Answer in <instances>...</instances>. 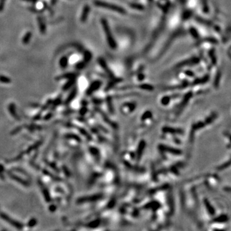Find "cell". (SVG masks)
<instances>
[{
  "instance_id": "1",
  "label": "cell",
  "mask_w": 231,
  "mask_h": 231,
  "mask_svg": "<svg viewBox=\"0 0 231 231\" xmlns=\"http://www.w3.org/2000/svg\"><path fill=\"white\" fill-rule=\"evenodd\" d=\"M101 23H102V27L104 28V31H105V34L106 39H107L108 45H109V46H110V48L111 49L115 50L117 48L116 42L115 41L114 38V37L112 36V34L111 33V28L109 27L107 21L105 19L102 18L101 19Z\"/></svg>"
},
{
  "instance_id": "2",
  "label": "cell",
  "mask_w": 231,
  "mask_h": 231,
  "mask_svg": "<svg viewBox=\"0 0 231 231\" xmlns=\"http://www.w3.org/2000/svg\"><path fill=\"white\" fill-rule=\"evenodd\" d=\"M94 4L95 5V6L98 7L107 8V9H109L114 12H116L118 13L122 14H126V10L125 8L118 5H116L115 4L110 3H107L105 1H100V0H95L94 1Z\"/></svg>"
},
{
  "instance_id": "3",
  "label": "cell",
  "mask_w": 231,
  "mask_h": 231,
  "mask_svg": "<svg viewBox=\"0 0 231 231\" xmlns=\"http://www.w3.org/2000/svg\"><path fill=\"white\" fill-rule=\"evenodd\" d=\"M0 217L5 220V222H8V224H11L12 225L15 227L17 229H22L23 228V225L22 224H21L19 222H17L16 220H14L13 219H12L11 218H10L9 216L7 215H6L3 213H0Z\"/></svg>"
},
{
  "instance_id": "4",
  "label": "cell",
  "mask_w": 231,
  "mask_h": 231,
  "mask_svg": "<svg viewBox=\"0 0 231 231\" xmlns=\"http://www.w3.org/2000/svg\"><path fill=\"white\" fill-rule=\"evenodd\" d=\"M102 198H103V194H94V195H92V196L81 197V198L78 199L77 202L79 203H85V202H92V201H95L98 200H100V199H102Z\"/></svg>"
},
{
  "instance_id": "5",
  "label": "cell",
  "mask_w": 231,
  "mask_h": 231,
  "mask_svg": "<svg viewBox=\"0 0 231 231\" xmlns=\"http://www.w3.org/2000/svg\"><path fill=\"white\" fill-rule=\"evenodd\" d=\"M101 85H102V82L100 81V80H96V81H94V82H92V83H91L90 86L89 87V88L87 89V91H86V94H87V96L91 95L93 92H95V91H97L98 89H100Z\"/></svg>"
},
{
  "instance_id": "6",
  "label": "cell",
  "mask_w": 231,
  "mask_h": 231,
  "mask_svg": "<svg viewBox=\"0 0 231 231\" xmlns=\"http://www.w3.org/2000/svg\"><path fill=\"white\" fill-rule=\"evenodd\" d=\"M200 62V59L198 57H192L191 59H188L184 60V61L181 62L179 64H177V67H182L185 66H189V65H194L197 64Z\"/></svg>"
},
{
  "instance_id": "7",
  "label": "cell",
  "mask_w": 231,
  "mask_h": 231,
  "mask_svg": "<svg viewBox=\"0 0 231 231\" xmlns=\"http://www.w3.org/2000/svg\"><path fill=\"white\" fill-rule=\"evenodd\" d=\"M159 148H160V150H163L164 152H170L171 154H173V155H181L182 152L181 150H179L177 148H174L172 147H169L166 145H160L159 146Z\"/></svg>"
},
{
  "instance_id": "8",
  "label": "cell",
  "mask_w": 231,
  "mask_h": 231,
  "mask_svg": "<svg viewBox=\"0 0 231 231\" xmlns=\"http://www.w3.org/2000/svg\"><path fill=\"white\" fill-rule=\"evenodd\" d=\"M98 63H99V64L100 65V66L102 67V68L105 71L106 73H107L110 77L113 78L114 75H113L112 72L111 71V69L109 68V67L107 66V64L105 60L104 59H102V58H99V59H98Z\"/></svg>"
},
{
  "instance_id": "9",
  "label": "cell",
  "mask_w": 231,
  "mask_h": 231,
  "mask_svg": "<svg viewBox=\"0 0 231 231\" xmlns=\"http://www.w3.org/2000/svg\"><path fill=\"white\" fill-rule=\"evenodd\" d=\"M135 107V104H134V103H127V104L123 105L121 111L123 112V114H129L130 112H132V111H134Z\"/></svg>"
},
{
  "instance_id": "10",
  "label": "cell",
  "mask_w": 231,
  "mask_h": 231,
  "mask_svg": "<svg viewBox=\"0 0 231 231\" xmlns=\"http://www.w3.org/2000/svg\"><path fill=\"white\" fill-rule=\"evenodd\" d=\"M90 10H91L90 7L88 5H85L83 7L81 17H80V21L82 22H85L87 21L89 13H90Z\"/></svg>"
},
{
  "instance_id": "11",
  "label": "cell",
  "mask_w": 231,
  "mask_h": 231,
  "mask_svg": "<svg viewBox=\"0 0 231 231\" xmlns=\"http://www.w3.org/2000/svg\"><path fill=\"white\" fill-rule=\"evenodd\" d=\"M145 145H146V143H145V141H141L140 143H139V145L138 146V149H137V153L135 154L136 160H137V161L140 160V158L141 157V156H142V154L144 149V147H145Z\"/></svg>"
},
{
  "instance_id": "12",
  "label": "cell",
  "mask_w": 231,
  "mask_h": 231,
  "mask_svg": "<svg viewBox=\"0 0 231 231\" xmlns=\"http://www.w3.org/2000/svg\"><path fill=\"white\" fill-rule=\"evenodd\" d=\"M77 92H78V89H76V87H75L73 88L72 90V91L70 92V94H69L68 96H67V98H66V100L65 101L64 104L66 105H68L71 103V102H72L73 100H74L75 97H76V94H77Z\"/></svg>"
},
{
  "instance_id": "13",
  "label": "cell",
  "mask_w": 231,
  "mask_h": 231,
  "mask_svg": "<svg viewBox=\"0 0 231 231\" xmlns=\"http://www.w3.org/2000/svg\"><path fill=\"white\" fill-rule=\"evenodd\" d=\"M78 73H67L61 75L57 78H56V80H59L62 79H71V78H76L77 77Z\"/></svg>"
},
{
  "instance_id": "14",
  "label": "cell",
  "mask_w": 231,
  "mask_h": 231,
  "mask_svg": "<svg viewBox=\"0 0 231 231\" xmlns=\"http://www.w3.org/2000/svg\"><path fill=\"white\" fill-rule=\"evenodd\" d=\"M9 177L10 178H12L14 180H15V181L17 182L18 183L21 184L22 186H24L25 187H28L29 186V183H28V182H26V180H24L21 178L19 177L18 176L15 175H14L12 173H9Z\"/></svg>"
},
{
  "instance_id": "15",
  "label": "cell",
  "mask_w": 231,
  "mask_h": 231,
  "mask_svg": "<svg viewBox=\"0 0 231 231\" xmlns=\"http://www.w3.org/2000/svg\"><path fill=\"white\" fill-rule=\"evenodd\" d=\"M163 132L165 133L170 134H182L183 133V131L180 129L178 128H174L171 127H164L163 129Z\"/></svg>"
},
{
  "instance_id": "16",
  "label": "cell",
  "mask_w": 231,
  "mask_h": 231,
  "mask_svg": "<svg viewBox=\"0 0 231 231\" xmlns=\"http://www.w3.org/2000/svg\"><path fill=\"white\" fill-rule=\"evenodd\" d=\"M8 111H9L10 114L12 115V116L14 118L17 119V120H19L18 115L17 114L16 110H15V106L14 104H10L8 105Z\"/></svg>"
},
{
  "instance_id": "17",
  "label": "cell",
  "mask_w": 231,
  "mask_h": 231,
  "mask_svg": "<svg viewBox=\"0 0 231 231\" xmlns=\"http://www.w3.org/2000/svg\"><path fill=\"white\" fill-rule=\"evenodd\" d=\"M37 20H38V24H39V30H40V32L43 34H45L46 33V27L45 26L44 21L41 17H37Z\"/></svg>"
},
{
  "instance_id": "18",
  "label": "cell",
  "mask_w": 231,
  "mask_h": 231,
  "mask_svg": "<svg viewBox=\"0 0 231 231\" xmlns=\"http://www.w3.org/2000/svg\"><path fill=\"white\" fill-rule=\"evenodd\" d=\"M209 80V76L208 75H205L201 78H197L193 82V85H198V84H202V83H206Z\"/></svg>"
},
{
  "instance_id": "19",
  "label": "cell",
  "mask_w": 231,
  "mask_h": 231,
  "mask_svg": "<svg viewBox=\"0 0 231 231\" xmlns=\"http://www.w3.org/2000/svg\"><path fill=\"white\" fill-rule=\"evenodd\" d=\"M209 56L210 59H211V63H212L213 65H216V64H217V59H216L215 50L214 48L209 50Z\"/></svg>"
},
{
  "instance_id": "20",
  "label": "cell",
  "mask_w": 231,
  "mask_h": 231,
  "mask_svg": "<svg viewBox=\"0 0 231 231\" xmlns=\"http://www.w3.org/2000/svg\"><path fill=\"white\" fill-rule=\"evenodd\" d=\"M76 82V78H71L69 79V81L65 83L64 85L63 86V91H67L69 89H70L71 87H73L74 84Z\"/></svg>"
},
{
  "instance_id": "21",
  "label": "cell",
  "mask_w": 231,
  "mask_h": 231,
  "mask_svg": "<svg viewBox=\"0 0 231 231\" xmlns=\"http://www.w3.org/2000/svg\"><path fill=\"white\" fill-rule=\"evenodd\" d=\"M39 184H40V186H42L41 188H42V190H43V195H44V197H45V200H46V201H47V202H50V201H51V197H50V193H49V192H48V189H47V188H46V187L44 186V185H43V184L41 183V182H40Z\"/></svg>"
},
{
  "instance_id": "22",
  "label": "cell",
  "mask_w": 231,
  "mask_h": 231,
  "mask_svg": "<svg viewBox=\"0 0 231 231\" xmlns=\"http://www.w3.org/2000/svg\"><path fill=\"white\" fill-rule=\"evenodd\" d=\"M122 80V79H121V78H113L112 80V81L110 82L107 85V87L105 88L106 91H109L111 88H112L115 85H116L117 83H119V82H121Z\"/></svg>"
},
{
  "instance_id": "23",
  "label": "cell",
  "mask_w": 231,
  "mask_h": 231,
  "mask_svg": "<svg viewBox=\"0 0 231 231\" xmlns=\"http://www.w3.org/2000/svg\"><path fill=\"white\" fill-rule=\"evenodd\" d=\"M59 65L61 68L65 69L68 65V59L67 57H63L60 59Z\"/></svg>"
},
{
  "instance_id": "24",
  "label": "cell",
  "mask_w": 231,
  "mask_h": 231,
  "mask_svg": "<svg viewBox=\"0 0 231 231\" xmlns=\"http://www.w3.org/2000/svg\"><path fill=\"white\" fill-rule=\"evenodd\" d=\"M31 35H32V34H31V32H30V31H28L25 34L23 39H22V43L24 45H27L30 42V40L31 38Z\"/></svg>"
},
{
  "instance_id": "25",
  "label": "cell",
  "mask_w": 231,
  "mask_h": 231,
  "mask_svg": "<svg viewBox=\"0 0 231 231\" xmlns=\"http://www.w3.org/2000/svg\"><path fill=\"white\" fill-rule=\"evenodd\" d=\"M139 87L141 89L143 90H146V91H152L154 90V87L150 84H148V83H142L141 84Z\"/></svg>"
},
{
  "instance_id": "26",
  "label": "cell",
  "mask_w": 231,
  "mask_h": 231,
  "mask_svg": "<svg viewBox=\"0 0 231 231\" xmlns=\"http://www.w3.org/2000/svg\"><path fill=\"white\" fill-rule=\"evenodd\" d=\"M92 59V53L89 51H85L84 52V62L85 63H88Z\"/></svg>"
},
{
  "instance_id": "27",
  "label": "cell",
  "mask_w": 231,
  "mask_h": 231,
  "mask_svg": "<svg viewBox=\"0 0 231 231\" xmlns=\"http://www.w3.org/2000/svg\"><path fill=\"white\" fill-rule=\"evenodd\" d=\"M106 102H107V104L108 108H109V111H110L111 113H112V112H114V109H113L112 103V98H111V96L107 97Z\"/></svg>"
},
{
  "instance_id": "28",
  "label": "cell",
  "mask_w": 231,
  "mask_h": 231,
  "mask_svg": "<svg viewBox=\"0 0 231 231\" xmlns=\"http://www.w3.org/2000/svg\"><path fill=\"white\" fill-rule=\"evenodd\" d=\"M100 220H94L93 222H90V223H89V224H87V227L91 228V229H92V228H96L97 227H98V225H100Z\"/></svg>"
},
{
  "instance_id": "29",
  "label": "cell",
  "mask_w": 231,
  "mask_h": 231,
  "mask_svg": "<svg viewBox=\"0 0 231 231\" xmlns=\"http://www.w3.org/2000/svg\"><path fill=\"white\" fill-rule=\"evenodd\" d=\"M189 32H190L191 35H192L193 37L194 38V39H198L199 38V33H198V31L196 30V29H195L193 27H191V28L189 29Z\"/></svg>"
},
{
  "instance_id": "30",
  "label": "cell",
  "mask_w": 231,
  "mask_h": 231,
  "mask_svg": "<svg viewBox=\"0 0 231 231\" xmlns=\"http://www.w3.org/2000/svg\"><path fill=\"white\" fill-rule=\"evenodd\" d=\"M221 76H222V73L220 71H218L217 73V74H216V76H215V81H214V85H215V87H218V85H219V83H220V79H221Z\"/></svg>"
},
{
  "instance_id": "31",
  "label": "cell",
  "mask_w": 231,
  "mask_h": 231,
  "mask_svg": "<svg viewBox=\"0 0 231 231\" xmlns=\"http://www.w3.org/2000/svg\"><path fill=\"white\" fill-rule=\"evenodd\" d=\"M204 203H205V205L207 206V210L209 211V213L211 214V215H213L214 213H215V211H214V209H213V207L211 206V205H210V203L207 200L205 199L204 200Z\"/></svg>"
},
{
  "instance_id": "32",
  "label": "cell",
  "mask_w": 231,
  "mask_h": 231,
  "mask_svg": "<svg viewBox=\"0 0 231 231\" xmlns=\"http://www.w3.org/2000/svg\"><path fill=\"white\" fill-rule=\"evenodd\" d=\"M0 82L3 83H10L11 82V79L7 76L0 75Z\"/></svg>"
},
{
  "instance_id": "33",
  "label": "cell",
  "mask_w": 231,
  "mask_h": 231,
  "mask_svg": "<svg viewBox=\"0 0 231 231\" xmlns=\"http://www.w3.org/2000/svg\"><path fill=\"white\" fill-rule=\"evenodd\" d=\"M79 131H80V133L82 134V135H84L85 137H87L88 140L90 141V140H91V139H91V135H89V134H88V132H87L86 131L85 129H83V128H80Z\"/></svg>"
},
{
  "instance_id": "34",
  "label": "cell",
  "mask_w": 231,
  "mask_h": 231,
  "mask_svg": "<svg viewBox=\"0 0 231 231\" xmlns=\"http://www.w3.org/2000/svg\"><path fill=\"white\" fill-rule=\"evenodd\" d=\"M171 100V97L168 96H164L162 99H161V104H163V105H168L169 103Z\"/></svg>"
},
{
  "instance_id": "35",
  "label": "cell",
  "mask_w": 231,
  "mask_h": 231,
  "mask_svg": "<svg viewBox=\"0 0 231 231\" xmlns=\"http://www.w3.org/2000/svg\"><path fill=\"white\" fill-rule=\"evenodd\" d=\"M152 117V112L150 111H147L146 112L144 113V114L142 115V121H146L147 119H149Z\"/></svg>"
},
{
  "instance_id": "36",
  "label": "cell",
  "mask_w": 231,
  "mask_h": 231,
  "mask_svg": "<svg viewBox=\"0 0 231 231\" xmlns=\"http://www.w3.org/2000/svg\"><path fill=\"white\" fill-rule=\"evenodd\" d=\"M196 20H197L198 22H200V23H201V24H206V25H209V26H210V25L212 24L211 22H210V21H209L205 20V19L201 18V17H196Z\"/></svg>"
},
{
  "instance_id": "37",
  "label": "cell",
  "mask_w": 231,
  "mask_h": 231,
  "mask_svg": "<svg viewBox=\"0 0 231 231\" xmlns=\"http://www.w3.org/2000/svg\"><path fill=\"white\" fill-rule=\"evenodd\" d=\"M130 7H131L132 8L139 10H143L144 8V7L142 5L138 3H132L131 5H130Z\"/></svg>"
},
{
  "instance_id": "38",
  "label": "cell",
  "mask_w": 231,
  "mask_h": 231,
  "mask_svg": "<svg viewBox=\"0 0 231 231\" xmlns=\"http://www.w3.org/2000/svg\"><path fill=\"white\" fill-rule=\"evenodd\" d=\"M85 66H86V63L84 61H81L80 62L77 63L76 65V69H82L85 68Z\"/></svg>"
},
{
  "instance_id": "39",
  "label": "cell",
  "mask_w": 231,
  "mask_h": 231,
  "mask_svg": "<svg viewBox=\"0 0 231 231\" xmlns=\"http://www.w3.org/2000/svg\"><path fill=\"white\" fill-rule=\"evenodd\" d=\"M36 224H37V220L35 218H32L28 223V227H33Z\"/></svg>"
},
{
  "instance_id": "40",
  "label": "cell",
  "mask_w": 231,
  "mask_h": 231,
  "mask_svg": "<svg viewBox=\"0 0 231 231\" xmlns=\"http://www.w3.org/2000/svg\"><path fill=\"white\" fill-rule=\"evenodd\" d=\"M66 137H68L69 139H75V140H76V141H80V138L77 135H75V134H69V135H66Z\"/></svg>"
},
{
  "instance_id": "41",
  "label": "cell",
  "mask_w": 231,
  "mask_h": 231,
  "mask_svg": "<svg viewBox=\"0 0 231 231\" xmlns=\"http://www.w3.org/2000/svg\"><path fill=\"white\" fill-rule=\"evenodd\" d=\"M41 142H37V143H35L34 145H32L31 147H30V148H28V150H27V152H28V153H29V152H31V151H32V150L36 149V148H38V147H39V146L41 145Z\"/></svg>"
},
{
  "instance_id": "42",
  "label": "cell",
  "mask_w": 231,
  "mask_h": 231,
  "mask_svg": "<svg viewBox=\"0 0 231 231\" xmlns=\"http://www.w3.org/2000/svg\"><path fill=\"white\" fill-rule=\"evenodd\" d=\"M207 42H209L210 43H212V44H218V41H217V39H215V38H213V37H208L207 39H205Z\"/></svg>"
},
{
  "instance_id": "43",
  "label": "cell",
  "mask_w": 231,
  "mask_h": 231,
  "mask_svg": "<svg viewBox=\"0 0 231 231\" xmlns=\"http://www.w3.org/2000/svg\"><path fill=\"white\" fill-rule=\"evenodd\" d=\"M60 102H61V98H57V99L53 103V109H55V107H57V106L60 104Z\"/></svg>"
},
{
  "instance_id": "44",
  "label": "cell",
  "mask_w": 231,
  "mask_h": 231,
  "mask_svg": "<svg viewBox=\"0 0 231 231\" xmlns=\"http://www.w3.org/2000/svg\"><path fill=\"white\" fill-rule=\"evenodd\" d=\"M5 1L6 0H0V12H2V10H3Z\"/></svg>"
},
{
  "instance_id": "45",
  "label": "cell",
  "mask_w": 231,
  "mask_h": 231,
  "mask_svg": "<svg viewBox=\"0 0 231 231\" xmlns=\"http://www.w3.org/2000/svg\"><path fill=\"white\" fill-rule=\"evenodd\" d=\"M185 74L186 75H187V76H193L194 75V74L193 73V71H189V70L186 71H185Z\"/></svg>"
},
{
  "instance_id": "46",
  "label": "cell",
  "mask_w": 231,
  "mask_h": 231,
  "mask_svg": "<svg viewBox=\"0 0 231 231\" xmlns=\"http://www.w3.org/2000/svg\"><path fill=\"white\" fill-rule=\"evenodd\" d=\"M189 16H191V13L189 12H185V14H184L183 15V18L184 19H186L188 17H189Z\"/></svg>"
},
{
  "instance_id": "47",
  "label": "cell",
  "mask_w": 231,
  "mask_h": 231,
  "mask_svg": "<svg viewBox=\"0 0 231 231\" xmlns=\"http://www.w3.org/2000/svg\"><path fill=\"white\" fill-rule=\"evenodd\" d=\"M139 80H140V81H142L144 79V75L142 73H140V74L138 75V77H137Z\"/></svg>"
},
{
  "instance_id": "48",
  "label": "cell",
  "mask_w": 231,
  "mask_h": 231,
  "mask_svg": "<svg viewBox=\"0 0 231 231\" xmlns=\"http://www.w3.org/2000/svg\"><path fill=\"white\" fill-rule=\"evenodd\" d=\"M52 113H49V114H48L46 115V116L45 117V120H48L49 119L52 118Z\"/></svg>"
},
{
  "instance_id": "49",
  "label": "cell",
  "mask_w": 231,
  "mask_h": 231,
  "mask_svg": "<svg viewBox=\"0 0 231 231\" xmlns=\"http://www.w3.org/2000/svg\"><path fill=\"white\" fill-rule=\"evenodd\" d=\"M55 209H56V206H55V205H51V206H50V211H52V212H53V211H55Z\"/></svg>"
},
{
  "instance_id": "50",
  "label": "cell",
  "mask_w": 231,
  "mask_h": 231,
  "mask_svg": "<svg viewBox=\"0 0 231 231\" xmlns=\"http://www.w3.org/2000/svg\"><path fill=\"white\" fill-rule=\"evenodd\" d=\"M23 1H29V2H32V3H35V2H37L38 0H23Z\"/></svg>"
}]
</instances>
